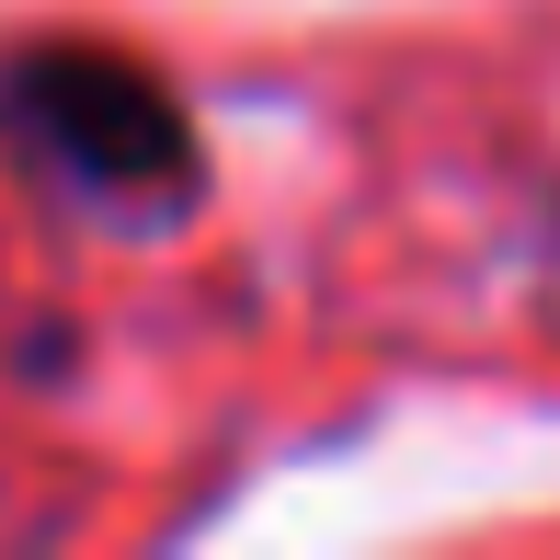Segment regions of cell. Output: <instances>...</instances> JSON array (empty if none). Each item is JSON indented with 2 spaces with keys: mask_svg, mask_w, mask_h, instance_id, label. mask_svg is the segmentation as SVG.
Instances as JSON below:
<instances>
[{
  "mask_svg": "<svg viewBox=\"0 0 560 560\" xmlns=\"http://www.w3.org/2000/svg\"><path fill=\"white\" fill-rule=\"evenodd\" d=\"M0 149L104 229H184L207 207V138L184 92L92 35L0 46Z\"/></svg>",
  "mask_w": 560,
  "mask_h": 560,
  "instance_id": "1",
  "label": "cell"
}]
</instances>
